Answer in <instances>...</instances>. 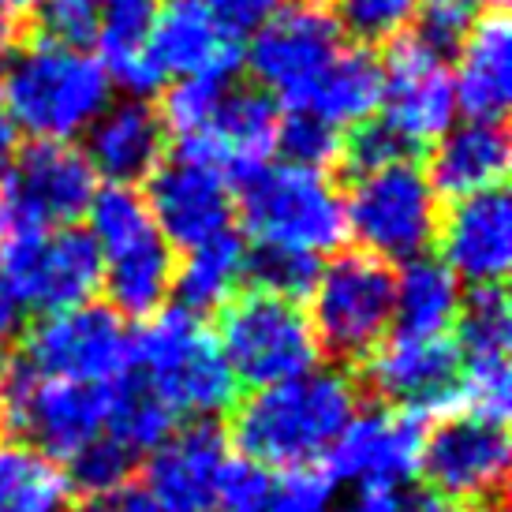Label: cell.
<instances>
[{
  "mask_svg": "<svg viewBox=\"0 0 512 512\" xmlns=\"http://www.w3.org/2000/svg\"><path fill=\"white\" fill-rule=\"evenodd\" d=\"M359 385L348 370H307L299 378L251 389L232 404V445L240 460L270 471L318 468L359 412Z\"/></svg>",
  "mask_w": 512,
  "mask_h": 512,
  "instance_id": "obj_1",
  "label": "cell"
},
{
  "mask_svg": "<svg viewBox=\"0 0 512 512\" xmlns=\"http://www.w3.org/2000/svg\"><path fill=\"white\" fill-rule=\"evenodd\" d=\"M113 101V79L98 57L53 42H23L0 72V109L30 139L72 143Z\"/></svg>",
  "mask_w": 512,
  "mask_h": 512,
  "instance_id": "obj_2",
  "label": "cell"
},
{
  "mask_svg": "<svg viewBox=\"0 0 512 512\" xmlns=\"http://www.w3.org/2000/svg\"><path fill=\"white\" fill-rule=\"evenodd\" d=\"M128 370L169 404L176 419H214L240 400V385L221 356L214 329L184 307L154 314V322L131 337Z\"/></svg>",
  "mask_w": 512,
  "mask_h": 512,
  "instance_id": "obj_3",
  "label": "cell"
},
{
  "mask_svg": "<svg viewBox=\"0 0 512 512\" xmlns=\"http://www.w3.org/2000/svg\"><path fill=\"white\" fill-rule=\"evenodd\" d=\"M214 337L236 385L247 389H266L299 378L322 359L303 303L266 288L232 292L217 307Z\"/></svg>",
  "mask_w": 512,
  "mask_h": 512,
  "instance_id": "obj_4",
  "label": "cell"
},
{
  "mask_svg": "<svg viewBox=\"0 0 512 512\" xmlns=\"http://www.w3.org/2000/svg\"><path fill=\"white\" fill-rule=\"evenodd\" d=\"M307 296L318 352L341 367H356L393 329L397 273L367 251H344L318 270Z\"/></svg>",
  "mask_w": 512,
  "mask_h": 512,
  "instance_id": "obj_5",
  "label": "cell"
},
{
  "mask_svg": "<svg viewBox=\"0 0 512 512\" xmlns=\"http://www.w3.org/2000/svg\"><path fill=\"white\" fill-rule=\"evenodd\" d=\"M236 214L255 243L322 255L348 236L341 191L322 172L296 165H258L240 176Z\"/></svg>",
  "mask_w": 512,
  "mask_h": 512,
  "instance_id": "obj_6",
  "label": "cell"
},
{
  "mask_svg": "<svg viewBox=\"0 0 512 512\" xmlns=\"http://www.w3.org/2000/svg\"><path fill=\"white\" fill-rule=\"evenodd\" d=\"M438 217V191L415 157L352 180L344 202V221L359 251L389 266L427 255L438 236Z\"/></svg>",
  "mask_w": 512,
  "mask_h": 512,
  "instance_id": "obj_7",
  "label": "cell"
},
{
  "mask_svg": "<svg viewBox=\"0 0 512 512\" xmlns=\"http://www.w3.org/2000/svg\"><path fill=\"white\" fill-rule=\"evenodd\" d=\"M0 281L19 307L68 311L90 303L101 288V251L79 225L8 228L0 232Z\"/></svg>",
  "mask_w": 512,
  "mask_h": 512,
  "instance_id": "obj_8",
  "label": "cell"
},
{
  "mask_svg": "<svg viewBox=\"0 0 512 512\" xmlns=\"http://www.w3.org/2000/svg\"><path fill=\"white\" fill-rule=\"evenodd\" d=\"M419 471L430 490L464 512H505L509 434L505 423L475 412H445L423 430Z\"/></svg>",
  "mask_w": 512,
  "mask_h": 512,
  "instance_id": "obj_9",
  "label": "cell"
},
{
  "mask_svg": "<svg viewBox=\"0 0 512 512\" xmlns=\"http://www.w3.org/2000/svg\"><path fill=\"white\" fill-rule=\"evenodd\" d=\"M12 363L38 378L109 385L128 370L131 337L113 307L90 299L68 311L42 314L23 333L19 356Z\"/></svg>",
  "mask_w": 512,
  "mask_h": 512,
  "instance_id": "obj_10",
  "label": "cell"
},
{
  "mask_svg": "<svg viewBox=\"0 0 512 512\" xmlns=\"http://www.w3.org/2000/svg\"><path fill=\"white\" fill-rule=\"evenodd\" d=\"M94 169L79 146L34 139L0 165V232L75 225L94 199Z\"/></svg>",
  "mask_w": 512,
  "mask_h": 512,
  "instance_id": "obj_11",
  "label": "cell"
},
{
  "mask_svg": "<svg viewBox=\"0 0 512 512\" xmlns=\"http://www.w3.org/2000/svg\"><path fill=\"white\" fill-rule=\"evenodd\" d=\"M105 408L109 385L38 378L15 363L0 389V427L53 456L57 464L105 434Z\"/></svg>",
  "mask_w": 512,
  "mask_h": 512,
  "instance_id": "obj_12",
  "label": "cell"
},
{
  "mask_svg": "<svg viewBox=\"0 0 512 512\" xmlns=\"http://www.w3.org/2000/svg\"><path fill=\"white\" fill-rule=\"evenodd\" d=\"M341 49L344 34L326 4L292 0L255 30V42L251 49H243V60L262 90H270L277 101L296 109Z\"/></svg>",
  "mask_w": 512,
  "mask_h": 512,
  "instance_id": "obj_13",
  "label": "cell"
},
{
  "mask_svg": "<svg viewBox=\"0 0 512 512\" xmlns=\"http://www.w3.org/2000/svg\"><path fill=\"white\" fill-rule=\"evenodd\" d=\"M356 385L382 408L412 415H445L460 408V352L453 337H412L393 333L385 337L363 363H356Z\"/></svg>",
  "mask_w": 512,
  "mask_h": 512,
  "instance_id": "obj_14",
  "label": "cell"
},
{
  "mask_svg": "<svg viewBox=\"0 0 512 512\" xmlns=\"http://www.w3.org/2000/svg\"><path fill=\"white\" fill-rule=\"evenodd\" d=\"M385 86H382V120L397 131L404 143L423 150L427 143H438L453 128L456 98L449 57L419 38L415 30H404L400 38L385 45Z\"/></svg>",
  "mask_w": 512,
  "mask_h": 512,
  "instance_id": "obj_15",
  "label": "cell"
},
{
  "mask_svg": "<svg viewBox=\"0 0 512 512\" xmlns=\"http://www.w3.org/2000/svg\"><path fill=\"white\" fill-rule=\"evenodd\" d=\"M146 206L154 217L157 232L169 240V247H199L232 228L236 221V191L225 169L214 161H202L191 154L161 157L146 176Z\"/></svg>",
  "mask_w": 512,
  "mask_h": 512,
  "instance_id": "obj_16",
  "label": "cell"
},
{
  "mask_svg": "<svg viewBox=\"0 0 512 512\" xmlns=\"http://www.w3.org/2000/svg\"><path fill=\"white\" fill-rule=\"evenodd\" d=\"M277 124H281V101L273 98L270 90H262L255 79L251 83L228 79L217 86L199 128L187 139H180L176 150L214 161L217 169L240 180L251 169L266 165V157L273 154V143H277Z\"/></svg>",
  "mask_w": 512,
  "mask_h": 512,
  "instance_id": "obj_17",
  "label": "cell"
},
{
  "mask_svg": "<svg viewBox=\"0 0 512 512\" xmlns=\"http://www.w3.org/2000/svg\"><path fill=\"white\" fill-rule=\"evenodd\" d=\"M423 415L397 412L374 404L344 427L326 453V475L333 483H352L359 490L408 483L419 471Z\"/></svg>",
  "mask_w": 512,
  "mask_h": 512,
  "instance_id": "obj_18",
  "label": "cell"
},
{
  "mask_svg": "<svg viewBox=\"0 0 512 512\" xmlns=\"http://www.w3.org/2000/svg\"><path fill=\"white\" fill-rule=\"evenodd\" d=\"M434 243L441 251L438 262L460 285H501L512 266V206L505 187L453 199L438 217Z\"/></svg>",
  "mask_w": 512,
  "mask_h": 512,
  "instance_id": "obj_19",
  "label": "cell"
},
{
  "mask_svg": "<svg viewBox=\"0 0 512 512\" xmlns=\"http://www.w3.org/2000/svg\"><path fill=\"white\" fill-rule=\"evenodd\" d=\"M228 468V434L214 419L172 430L146 460V490L165 512H210Z\"/></svg>",
  "mask_w": 512,
  "mask_h": 512,
  "instance_id": "obj_20",
  "label": "cell"
},
{
  "mask_svg": "<svg viewBox=\"0 0 512 512\" xmlns=\"http://www.w3.org/2000/svg\"><path fill=\"white\" fill-rule=\"evenodd\" d=\"M150 57L165 79H236L243 68V38L202 0H169L150 30Z\"/></svg>",
  "mask_w": 512,
  "mask_h": 512,
  "instance_id": "obj_21",
  "label": "cell"
},
{
  "mask_svg": "<svg viewBox=\"0 0 512 512\" xmlns=\"http://www.w3.org/2000/svg\"><path fill=\"white\" fill-rule=\"evenodd\" d=\"M83 135V157L94 176H101L105 184L128 187L143 184L161 165L165 143H169L161 109L150 98L109 101Z\"/></svg>",
  "mask_w": 512,
  "mask_h": 512,
  "instance_id": "obj_22",
  "label": "cell"
},
{
  "mask_svg": "<svg viewBox=\"0 0 512 512\" xmlns=\"http://www.w3.org/2000/svg\"><path fill=\"white\" fill-rule=\"evenodd\" d=\"M453 98L468 120L505 124L512 101V27L509 15L498 8L483 12L468 27L456 49Z\"/></svg>",
  "mask_w": 512,
  "mask_h": 512,
  "instance_id": "obj_23",
  "label": "cell"
},
{
  "mask_svg": "<svg viewBox=\"0 0 512 512\" xmlns=\"http://www.w3.org/2000/svg\"><path fill=\"white\" fill-rule=\"evenodd\" d=\"M176 255L169 240L154 228H146L131 240L101 251V288L116 314L124 318H154L165 299L172 296Z\"/></svg>",
  "mask_w": 512,
  "mask_h": 512,
  "instance_id": "obj_24",
  "label": "cell"
},
{
  "mask_svg": "<svg viewBox=\"0 0 512 512\" xmlns=\"http://www.w3.org/2000/svg\"><path fill=\"white\" fill-rule=\"evenodd\" d=\"M430 184L438 195L464 199L490 187H505L509 176V135L505 124L494 120H468L460 128H449L434 143L430 154Z\"/></svg>",
  "mask_w": 512,
  "mask_h": 512,
  "instance_id": "obj_25",
  "label": "cell"
},
{
  "mask_svg": "<svg viewBox=\"0 0 512 512\" xmlns=\"http://www.w3.org/2000/svg\"><path fill=\"white\" fill-rule=\"evenodd\" d=\"M157 12L161 0H98V60L109 79L128 90V98H150L165 86V75L150 57Z\"/></svg>",
  "mask_w": 512,
  "mask_h": 512,
  "instance_id": "obj_26",
  "label": "cell"
},
{
  "mask_svg": "<svg viewBox=\"0 0 512 512\" xmlns=\"http://www.w3.org/2000/svg\"><path fill=\"white\" fill-rule=\"evenodd\" d=\"M337 483L326 468L270 471L251 460H228L217 505L221 512H329Z\"/></svg>",
  "mask_w": 512,
  "mask_h": 512,
  "instance_id": "obj_27",
  "label": "cell"
},
{
  "mask_svg": "<svg viewBox=\"0 0 512 512\" xmlns=\"http://www.w3.org/2000/svg\"><path fill=\"white\" fill-rule=\"evenodd\" d=\"M385 72L382 60L363 45H344L337 57L329 60V68L318 75L311 94L303 98L307 113L322 116L333 128H352L359 120H370L382 105Z\"/></svg>",
  "mask_w": 512,
  "mask_h": 512,
  "instance_id": "obj_28",
  "label": "cell"
},
{
  "mask_svg": "<svg viewBox=\"0 0 512 512\" xmlns=\"http://www.w3.org/2000/svg\"><path fill=\"white\" fill-rule=\"evenodd\" d=\"M247 270V243L236 228H228L214 240L187 247L184 262H176L172 292L180 299V307L191 314H210L225 303Z\"/></svg>",
  "mask_w": 512,
  "mask_h": 512,
  "instance_id": "obj_29",
  "label": "cell"
},
{
  "mask_svg": "<svg viewBox=\"0 0 512 512\" xmlns=\"http://www.w3.org/2000/svg\"><path fill=\"white\" fill-rule=\"evenodd\" d=\"M460 303H464L460 281L438 258H412L404 262V273L397 277L393 326L397 333H412V337H441L445 329H453Z\"/></svg>",
  "mask_w": 512,
  "mask_h": 512,
  "instance_id": "obj_30",
  "label": "cell"
},
{
  "mask_svg": "<svg viewBox=\"0 0 512 512\" xmlns=\"http://www.w3.org/2000/svg\"><path fill=\"white\" fill-rule=\"evenodd\" d=\"M0 512H72V483L23 438L0 441Z\"/></svg>",
  "mask_w": 512,
  "mask_h": 512,
  "instance_id": "obj_31",
  "label": "cell"
},
{
  "mask_svg": "<svg viewBox=\"0 0 512 512\" xmlns=\"http://www.w3.org/2000/svg\"><path fill=\"white\" fill-rule=\"evenodd\" d=\"M172 430H176V412L135 370H124L116 382H109V408H105L109 438H116L135 456H146L154 453Z\"/></svg>",
  "mask_w": 512,
  "mask_h": 512,
  "instance_id": "obj_32",
  "label": "cell"
},
{
  "mask_svg": "<svg viewBox=\"0 0 512 512\" xmlns=\"http://www.w3.org/2000/svg\"><path fill=\"white\" fill-rule=\"evenodd\" d=\"M419 154L412 143H404L397 131L385 124L382 116L374 120H359L341 135V146H337V172L352 184L359 176H370V172L385 169L393 161H412Z\"/></svg>",
  "mask_w": 512,
  "mask_h": 512,
  "instance_id": "obj_33",
  "label": "cell"
},
{
  "mask_svg": "<svg viewBox=\"0 0 512 512\" xmlns=\"http://www.w3.org/2000/svg\"><path fill=\"white\" fill-rule=\"evenodd\" d=\"M318 270H322L318 255H307L296 247H277V243H255V247H247L243 281H251V288L277 292V296L303 299L311 292Z\"/></svg>",
  "mask_w": 512,
  "mask_h": 512,
  "instance_id": "obj_34",
  "label": "cell"
},
{
  "mask_svg": "<svg viewBox=\"0 0 512 512\" xmlns=\"http://www.w3.org/2000/svg\"><path fill=\"white\" fill-rule=\"evenodd\" d=\"M415 8L419 0H333L329 4L344 38H352L363 49L400 38L415 19Z\"/></svg>",
  "mask_w": 512,
  "mask_h": 512,
  "instance_id": "obj_35",
  "label": "cell"
},
{
  "mask_svg": "<svg viewBox=\"0 0 512 512\" xmlns=\"http://www.w3.org/2000/svg\"><path fill=\"white\" fill-rule=\"evenodd\" d=\"M337 146H341V131L333 124L307 109H288V116H281L277 124L273 154H281L285 165H296V169L326 172L337 161Z\"/></svg>",
  "mask_w": 512,
  "mask_h": 512,
  "instance_id": "obj_36",
  "label": "cell"
},
{
  "mask_svg": "<svg viewBox=\"0 0 512 512\" xmlns=\"http://www.w3.org/2000/svg\"><path fill=\"white\" fill-rule=\"evenodd\" d=\"M64 464H68L64 475H68L72 490H79L83 498H90V494H105V490H113V486L131 483V479H135V468H139V456L131 453V449H124L116 438L101 434V438H94L90 445H83L75 456H68Z\"/></svg>",
  "mask_w": 512,
  "mask_h": 512,
  "instance_id": "obj_37",
  "label": "cell"
},
{
  "mask_svg": "<svg viewBox=\"0 0 512 512\" xmlns=\"http://www.w3.org/2000/svg\"><path fill=\"white\" fill-rule=\"evenodd\" d=\"M498 4L501 0H419L423 23L415 27V34L427 38L441 57L453 60L471 23L490 8H498Z\"/></svg>",
  "mask_w": 512,
  "mask_h": 512,
  "instance_id": "obj_38",
  "label": "cell"
},
{
  "mask_svg": "<svg viewBox=\"0 0 512 512\" xmlns=\"http://www.w3.org/2000/svg\"><path fill=\"white\" fill-rule=\"evenodd\" d=\"M38 38L68 49H90L98 38V0H38Z\"/></svg>",
  "mask_w": 512,
  "mask_h": 512,
  "instance_id": "obj_39",
  "label": "cell"
},
{
  "mask_svg": "<svg viewBox=\"0 0 512 512\" xmlns=\"http://www.w3.org/2000/svg\"><path fill=\"white\" fill-rule=\"evenodd\" d=\"M356 512H464L449 498H441L438 490L427 483H397V486H374V490H359L352 501Z\"/></svg>",
  "mask_w": 512,
  "mask_h": 512,
  "instance_id": "obj_40",
  "label": "cell"
},
{
  "mask_svg": "<svg viewBox=\"0 0 512 512\" xmlns=\"http://www.w3.org/2000/svg\"><path fill=\"white\" fill-rule=\"evenodd\" d=\"M232 34H255L285 0H202Z\"/></svg>",
  "mask_w": 512,
  "mask_h": 512,
  "instance_id": "obj_41",
  "label": "cell"
},
{
  "mask_svg": "<svg viewBox=\"0 0 512 512\" xmlns=\"http://www.w3.org/2000/svg\"><path fill=\"white\" fill-rule=\"evenodd\" d=\"M75 512H165L157 505V498L146 490L143 483H124V486H113V490H105V494H90L83 498V505Z\"/></svg>",
  "mask_w": 512,
  "mask_h": 512,
  "instance_id": "obj_42",
  "label": "cell"
},
{
  "mask_svg": "<svg viewBox=\"0 0 512 512\" xmlns=\"http://www.w3.org/2000/svg\"><path fill=\"white\" fill-rule=\"evenodd\" d=\"M19 318H23L19 299L12 296V288L0 281V348H8V341L19 333Z\"/></svg>",
  "mask_w": 512,
  "mask_h": 512,
  "instance_id": "obj_43",
  "label": "cell"
},
{
  "mask_svg": "<svg viewBox=\"0 0 512 512\" xmlns=\"http://www.w3.org/2000/svg\"><path fill=\"white\" fill-rule=\"evenodd\" d=\"M27 38V27H23V19H15V15L0 12V57H8L12 49H19Z\"/></svg>",
  "mask_w": 512,
  "mask_h": 512,
  "instance_id": "obj_44",
  "label": "cell"
},
{
  "mask_svg": "<svg viewBox=\"0 0 512 512\" xmlns=\"http://www.w3.org/2000/svg\"><path fill=\"white\" fill-rule=\"evenodd\" d=\"M38 8V0H0V12L15 15V19H23L27 12H34Z\"/></svg>",
  "mask_w": 512,
  "mask_h": 512,
  "instance_id": "obj_45",
  "label": "cell"
},
{
  "mask_svg": "<svg viewBox=\"0 0 512 512\" xmlns=\"http://www.w3.org/2000/svg\"><path fill=\"white\" fill-rule=\"evenodd\" d=\"M8 370H12V356H8V348H0V389L8 382Z\"/></svg>",
  "mask_w": 512,
  "mask_h": 512,
  "instance_id": "obj_46",
  "label": "cell"
}]
</instances>
